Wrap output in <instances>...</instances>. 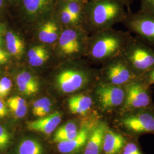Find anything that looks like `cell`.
Wrapping results in <instances>:
<instances>
[{"label": "cell", "mask_w": 154, "mask_h": 154, "mask_svg": "<svg viewBox=\"0 0 154 154\" xmlns=\"http://www.w3.org/2000/svg\"><path fill=\"white\" fill-rule=\"evenodd\" d=\"M137 78L154 67V49L137 37H133L121 54Z\"/></svg>", "instance_id": "3957f363"}, {"label": "cell", "mask_w": 154, "mask_h": 154, "mask_svg": "<svg viewBox=\"0 0 154 154\" xmlns=\"http://www.w3.org/2000/svg\"><path fill=\"white\" fill-rule=\"evenodd\" d=\"M125 144V139L122 135L108 128H107L102 147V151L104 154H119Z\"/></svg>", "instance_id": "5bb4252c"}, {"label": "cell", "mask_w": 154, "mask_h": 154, "mask_svg": "<svg viewBox=\"0 0 154 154\" xmlns=\"http://www.w3.org/2000/svg\"><path fill=\"white\" fill-rule=\"evenodd\" d=\"M91 130L88 127L85 125L83 126L81 130L78 131L75 138L68 142L58 143L57 147L58 151L62 154H69L82 148L87 142Z\"/></svg>", "instance_id": "4fadbf2b"}, {"label": "cell", "mask_w": 154, "mask_h": 154, "mask_svg": "<svg viewBox=\"0 0 154 154\" xmlns=\"http://www.w3.org/2000/svg\"><path fill=\"white\" fill-rule=\"evenodd\" d=\"M140 11L154 16V0H140Z\"/></svg>", "instance_id": "83f0119b"}, {"label": "cell", "mask_w": 154, "mask_h": 154, "mask_svg": "<svg viewBox=\"0 0 154 154\" xmlns=\"http://www.w3.org/2000/svg\"><path fill=\"white\" fill-rule=\"evenodd\" d=\"M95 98L100 110L103 111L121 109L125 99V86H118L100 82L94 91Z\"/></svg>", "instance_id": "8992f818"}, {"label": "cell", "mask_w": 154, "mask_h": 154, "mask_svg": "<svg viewBox=\"0 0 154 154\" xmlns=\"http://www.w3.org/2000/svg\"><path fill=\"white\" fill-rule=\"evenodd\" d=\"M51 109V102L50 99L43 97L35 100L33 104L32 113L39 118L49 115Z\"/></svg>", "instance_id": "603a6c76"}, {"label": "cell", "mask_w": 154, "mask_h": 154, "mask_svg": "<svg viewBox=\"0 0 154 154\" xmlns=\"http://www.w3.org/2000/svg\"><path fill=\"white\" fill-rule=\"evenodd\" d=\"M61 51L66 54L78 53L82 49V44L76 31L67 29L61 34L59 38Z\"/></svg>", "instance_id": "7c38bea8"}, {"label": "cell", "mask_w": 154, "mask_h": 154, "mask_svg": "<svg viewBox=\"0 0 154 154\" xmlns=\"http://www.w3.org/2000/svg\"><path fill=\"white\" fill-rule=\"evenodd\" d=\"M77 126L75 123L73 122H69L63 125V126L60 127L56 131L55 134H67L71 132L77 131Z\"/></svg>", "instance_id": "f546056e"}, {"label": "cell", "mask_w": 154, "mask_h": 154, "mask_svg": "<svg viewBox=\"0 0 154 154\" xmlns=\"http://www.w3.org/2000/svg\"><path fill=\"white\" fill-rule=\"evenodd\" d=\"M121 1L128 8V11H130V10H129V6H130V4L132 2L133 0H121Z\"/></svg>", "instance_id": "e575fe53"}, {"label": "cell", "mask_w": 154, "mask_h": 154, "mask_svg": "<svg viewBox=\"0 0 154 154\" xmlns=\"http://www.w3.org/2000/svg\"><path fill=\"white\" fill-rule=\"evenodd\" d=\"M91 75L85 70H65L58 75L56 82L61 91L70 93L87 86L91 81Z\"/></svg>", "instance_id": "9c48e42d"}, {"label": "cell", "mask_w": 154, "mask_h": 154, "mask_svg": "<svg viewBox=\"0 0 154 154\" xmlns=\"http://www.w3.org/2000/svg\"><path fill=\"white\" fill-rule=\"evenodd\" d=\"M3 3H4L3 0H0V8L3 5Z\"/></svg>", "instance_id": "d590c367"}, {"label": "cell", "mask_w": 154, "mask_h": 154, "mask_svg": "<svg viewBox=\"0 0 154 154\" xmlns=\"http://www.w3.org/2000/svg\"><path fill=\"white\" fill-rule=\"evenodd\" d=\"M66 1H69V2H72V1H79L80 0H64Z\"/></svg>", "instance_id": "8d00e7d4"}, {"label": "cell", "mask_w": 154, "mask_h": 154, "mask_svg": "<svg viewBox=\"0 0 154 154\" xmlns=\"http://www.w3.org/2000/svg\"><path fill=\"white\" fill-rule=\"evenodd\" d=\"M7 105L11 113L16 118H22L28 111V106L25 99L19 96H13L7 100Z\"/></svg>", "instance_id": "44dd1931"}, {"label": "cell", "mask_w": 154, "mask_h": 154, "mask_svg": "<svg viewBox=\"0 0 154 154\" xmlns=\"http://www.w3.org/2000/svg\"><path fill=\"white\" fill-rule=\"evenodd\" d=\"M119 115V124L126 132L139 135L154 134V106Z\"/></svg>", "instance_id": "277c9868"}, {"label": "cell", "mask_w": 154, "mask_h": 154, "mask_svg": "<svg viewBox=\"0 0 154 154\" xmlns=\"http://www.w3.org/2000/svg\"><path fill=\"white\" fill-rule=\"evenodd\" d=\"M8 114V108L3 99H0V119L3 118Z\"/></svg>", "instance_id": "836d02e7"}, {"label": "cell", "mask_w": 154, "mask_h": 154, "mask_svg": "<svg viewBox=\"0 0 154 154\" xmlns=\"http://www.w3.org/2000/svg\"><path fill=\"white\" fill-rule=\"evenodd\" d=\"M93 103V99L90 95L81 94L70 97L68 105L72 114L85 116L91 109Z\"/></svg>", "instance_id": "9a60e30c"}, {"label": "cell", "mask_w": 154, "mask_h": 154, "mask_svg": "<svg viewBox=\"0 0 154 154\" xmlns=\"http://www.w3.org/2000/svg\"><path fill=\"white\" fill-rule=\"evenodd\" d=\"M0 29H1V24H0Z\"/></svg>", "instance_id": "f35d334b"}, {"label": "cell", "mask_w": 154, "mask_h": 154, "mask_svg": "<svg viewBox=\"0 0 154 154\" xmlns=\"http://www.w3.org/2000/svg\"><path fill=\"white\" fill-rule=\"evenodd\" d=\"M58 27L54 22H46L40 29L39 39L42 42L51 44L55 42L58 38Z\"/></svg>", "instance_id": "7402d4cb"}, {"label": "cell", "mask_w": 154, "mask_h": 154, "mask_svg": "<svg viewBox=\"0 0 154 154\" xmlns=\"http://www.w3.org/2000/svg\"><path fill=\"white\" fill-rule=\"evenodd\" d=\"M13 84L11 79L8 77L0 79V99H4L9 94Z\"/></svg>", "instance_id": "484cf974"}, {"label": "cell", "mask_w": 154, "mask_h": 154, "mask_svg": "<svg viewBox=\"0 0 154 154\" xmlns=\"http://www.w3.org/2000/svg\"><path fill=\"white\" fill-rule=\"evenodd\" d=\"M62 120L61 112H55L40 118L33 121L28 122L27 128L29 130L50 135L58 126Z\"/></svg>", "instance_id": "30bf717a"}, {"label": "cell", "mask_w": 154, "mask_h": 154, "mask_svg": "<svg viewBox=\"0 0 154 154\" xmlns=\"http://www.w3.org/2000/svg\"><path fill=\"white\" fill-rule=\"evenodd\" d=\"M44 149L42 144L34 138H26L19 143L17 154H43Z\"/></svg>", "instance_id": "ac0fdd59"}, {"label": "cell", "mask_w": 154, "mask_h": 154, "mask_svg": "<svg viewBox=\"0 0 154 154\" xmlns=\"http://www.w3.org/2000/svg\"><path fill=\"white\" fill-rule=\"evenodd\" d=\"M107 126L104 122L97 124L91 130L83 154H100L102 151L103 138Z\"/></svg>", "instance_id": "8fae6325"}, {"label": "cell", "mask_w": 154, "mask_h": 154, "mask_svg": "<svg viewBox=\"0 0 154 154\" xmlns=\"http://www.w3.org/2000/svg\"><path fill=\"white\" fill-rule=\"evenodd\" d=\"M2 39L1 38V37H0V46H1L2 45Z\"/></svg>", "instance_id": "74e56055"}, {"label": "cell", "mask_w": 154, "mask_h": 154, "mask_svg": "<svg viewBox=\"0 0 154 154\" xmlns=\"http://www.w3.org/2000/svg\"><path fill=\"white\" fill-rule=\"evenodd\" d=\"M154 106L150 87L137 79L125 86V99L118 114L148 108Z\"/></svg>", "instance_id": "5b68a950"}, {"label": "cell", "mask_w": 154, "mask_h": 154, "mask_svg": "<svg viewBox=\"0 0 154 154\" xmlns=\"http://www.w3.org/2000/svg\"><path fill=\"white\" fill-rule=\"evenodd\" d=\"M132 37L128 31L102 30L91 42L89 55L95 61H109L121 55Z\"/></svg>", "instance_id": "6da1fadb"}, {"label": "cell", "mask_w": 154, "mask_h": 154, "mask_svg": "<svg viewBox=\"0 0 154 154\" xmlns=\"http://www.w3.org/2000/svg\"><path fill=\"white\" fill-rule=\"evenodd\" d=\"M78 133V131L75 132L67 133V134H54L53 140L55 143H60L63 142H68L70 141L74 138L77 137Z\"/></svg>", "instance_id": "4316f807"}, {"label": "cell", "mask_w": 154, "mask_h": 154, "mask_svg": "<svg viewBox=\"0 0 154 154\" xmlns=\"http://www.w3.org/2000/svg\"><path fill=\"white\" fill-rule=\"evenodd\" d=\"M6 44L9 53L15 57H20L23 53L25 45L21 39L12 32L6 34Z\"/></svg>", "instance_id": "d6986e66"}, {"label": "cell", "mask_w": 154, "mask_h": 154, "mask_svg": "<svg viewBox=\"0 0 154 154\" xmlns=\"http://www.w3.org/2000/svg\"><path fill=\"white\" fill-rule=\"evenodd\" d=\"M121 152V154H142L138 146L132 142L125 144Z\"/></svg>", "instance_id": "4dcf8cb0"}, {"label": "cell", "mask_w": 154, "mask_h": 154, "mask_svg": "<svg viewBox=\"0 0 154 154\" xmlns=\"http://www.w3.org/2000/svg\"><path fill=\"white\" fill-rule=\"evenodd\" d=\"M61 21L65 24L69 23H75L71 13L68 11L66 6L63 8L61 13Z\"/></svg>", "instance_id": "1f68e13d"}, {"label": "cell", "mask_w": 154, "mask_h": 154, "mask_svg": "<svg viewBox=\"0 0 154 154\" xmlns=\"http://www.w3.org/2000/svg\"><path fill=\"white\" fill-rule=\"evenodd\" d=\"M130 33L151 46H154V16L139 11L136 13L128 12L123 22Z\"/></svg>", "instance_id": "52a82bcc"}, {"label": "cell", "mask_w": 154, "mask_h": 154, "mask_svg": "<svg viewBox=\"0 0 154 154\" xmlns=\"http://www.w3.org/2000/svg\"><path fill=\"white\" fill-rule=\"evenodd\" d=\"M11 142V133L5 126L0 125V152L5 151Z\"/></svg>", "instance_id": "cb8c5ba5"}, {"label": "cell", "mask_w": 154, "mask_h": 154, "mask_svg": "<svg viewBox=\"0 0 154 154\" xmlns=\"http://www.w3.org/2000/svg\"><path fill=\"white\" fill-rule=\"evenodd\" d=\"M138 79L149 87L154 85V67L144 73L141 77L138 78Z\"/></svg>", "instance_id": "f1b7e54d"}, {"label": "cell", "mask_w": 154, "mask_h": 154, "mask_svg": "<svg viewBox=\"0 0 154 154\" xmlns=\"http://www.w3.org/2000/svg\"><path fill=\"white\" fill-rule=\"evenodd\" d=\"M16 83L19 91L24 95H32L38 91V81L30 72H22L19 73L16 77Z\"/></svg>", "instance_id": "2e32d148"}, {"label": "cell", "mask_w": 154, "mask_h": 154, "mask_svg": "<svg viewBox=\"0 0 154 154\" xmlns=\"http://www.w3.org/2000/svg\"><path fill=\"white\" fill-rule=\"evenodd\" d=\"M68 11L71 13L72 17L75 22H77L79 20L82 14V6L78 1L70 2L67 5H66Z\"/></svg>", "instance_id": "d4e9b609"}, {"label": "cell", "mask_w": 154, "mask_h": 154, "mask_svg": "<svg viewBox=\"0 0 154 154\" xmlns=\"http://www.w3.org/2000/svg\"><path fill=\"white\" fill-rule=\"evenodd\" d=\"M28 62L31 66H41L49 59L48 50L43 46H36L29 50L28 53Z\"/></svg>", "instance_id": "ffe728a7"}, {"label": "cell", "mask_w": 154, "mask_h": 154, "mask_svg": "<svg viewBox=\"0 0 154 154\" xmlns=\"http://www.w3.org/2000/svg\"><path fill=\"white\" fill-rule=\"evenodd\" d=\"M103 78L101 82L118 86H125L138 79L121 55L107 61L103 70Z\"/></svg>", "instance_id": "ba28073f"}, {"label": "cell", "mask_w": 154, "mask_h": 154, "mask_svg": "<svg viewBox=\"0 0 154 154\" xmlns=\"http://www.w3.org/2000/svg\"><path fill=\"white\" fill-rule=\"evenodd\" d=\"M54 0H22L24 8L29 15L40 16L48 11Z\"/></svg>", "instance_id": "e0dca14e"}, {"label": "cell", "mask_w": 154, "mask_h": 154, "mask_svg": "<svg viewBox=\"0 0 154 154\" xmlns=\"http://www.w3.org/2000/svg\"><path fill=\"white\" fill-rule=\"evenodd\" d=\"M10 58V54L0 48V65L6 63Z\"/></svg>", "instance_id": "d6a6232c"}, {"label": "cell", "mask_w": 154, "mask_h": 154, "mask_svg": "<svg viewBox=\"0 0 154 154\" xmlns=\"http://www.w3.org/2000/svg\"><path fill=\"white\" fill-rule=\"evenodd\" d=\"M121 0H93L88 7V21L98 30L110 29L125 21L129 12Z\"/></svg>", "instance_id": "7a4b0ae2"}]
</instances>
